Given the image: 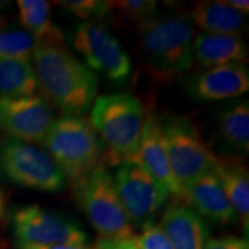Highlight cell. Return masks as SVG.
Instances as JSON below:
<instances>
[{
	"label": "cell",
	"instance_id": "cell-19",
	"mask_svg": "<svg viewBox=\"0 0 249 249\" xmlns=\"http://www.w3.org/2000/svg\"><path fill=\"white\" fill-rule=\"evenodd\" d=\"M218 138L229 155L249 151V103L236 101L224 108L218 116Z\"/></svg>",
	"mask_w": 249,
	"mask_h": 249
},
{
	"label": "cell",
	"instance_id": "cell-12",
	"mask_svg": "<svg viewBox=\"0 0 249 249\" xmlns=\"http://www.w3.org/2000/svg\"><path fill=\"white\" fill-rule=\"evenodd\" d=\"M183 88L197 102L238 97L249 90L248 67L245 64H229L207 68L187 77Z\"/></svg>",
	"mask_w": 249,
	"mask_h": 249
},
{
	"label": "cell",
	"instance_id": "cell-13",
	"mask_svg": "<svg viewBox=\"0 0 249 249\" xmlns=\"http://www.w3.org/2000/svg\"><path fill=\"white\" fill-rule=\"evenodd\" d=\"M124 161H133L143 167L179 200L181 188L174 178L167 156L166 144L160 118L154 112H148L141 133L138 151Z\"/></svg>",
	"mask_w": 249,
	"mask_h": 249
},
{
	"label": "cell",
	"instance_id": "cell-9",
	"mask_svg": "<svg viewBox=\"0 0 249 249\" xmlns=\"http://www.w3.org/2000/svg\"><path fill=\"white\" fill-rule=\"evenodd\" d=\"M113 180L120 203L134 227L154 222L170 196L160 182L133 161L118 165Z\"/></svg>",
	"mask_w": 249,
	"mask_h": 249
},
{
	"label": "cell",
	"instance_id": "cell-16",
	"mask_svg": "<svg viewBox=\"0 0 249 249\" xmlns=\"http://www.w3.org/2000/svg\"><path fill=\"white\" fill-rule=\"evenodd\" d=\"M214 174L222 185L227 200L234 211L242 230H249V171L240 155H224L218 157Z\"/></svg>",
	"mask_w": 249,
	"mask_h": 249
},
{
	"label": "cell",
	"instance_id": "cell-22",
	"mask_svg": "<svg viewBox=\"0 0 249 249\" xmlns=\"http://www.w3.org/2000/svg\"><path fill=\"white\" fill-rule=\"evenodd\" d=\"M38 42L33 34L18 23H0V58L31 59Z\"/></svg>",
	"mask_w": 249,
	"mask_h": 249
},
{
	"label": "cell",
	"instance_id": "cell-27",
	"mask_svg": "<svg viewBox=\"0 0 249 249\" xmlns=\"http://www.w3.org/2000/svg\"><path fill=\"white\" fill-rule=\"evenodd\" d=\"M95 249H138L133 239L129 240H113V239H102Z\"/></svg>",
	"mask_w": 249,
	"mask_h": 249
},
{
	"label": "cell",
	"instance_id": "cell-1",
	"mask_svg": "<svg viewBox=\"0 0 249 249\" xmlns=\"http://www.w3.org/2000/svg\"><path fill=\"white\" fill-rule=\"evenodd\" d=\"M37 85L64 116L82 117L92 107L98 79L65 45L38 44L33 53Z\"/></svg>",
	"mask_w": 249,
	"mask_h": 249
},
{
	"label": "cell",
	"instance_id": "cell-30",
	"mask_svg": "<svg viewBox=\"0 0 249 249\" xmlns=\"http://www.w3.org/2000/svg\"><path fill=\"white\" fill-rule=\"evenodd\" d=\"M6 214V197L2 189L0 188V223L2 222V219L5 218Z\"/></svg>",
	"mask_w": 249,
	"mask_h": 249
},
{
	"label": "cell",
	"instance_id": "cell-5",
	"mask_svg": "<svg viewBox=\"0 0 249 249\" xmlns=\"http://www.w3.org/2000/svg\"><path fill=\"white\" fill-rule=\"evenodd\" d=\"M79 209L102 239L129 240L135 227L129 222L118 197L113 174L107 166H98L88 176L71 183Z\"/></svg>",
	"mask_w": 249,
	"mask_h": 249
},
{
	"label": "cell",
	"instance_id": "cell-17",
	"mask_svg": "<svg viewBox=\"0 0 249 249\" xmlns=\"http://www.w3.org/2000/svg\"><path fill=\"white\" fill-rule=\"evenodd\" d=\"M193 58L204 68L245 64L248 46L241 36L201 33L193 39Z\"/></svg>",
	"mask_w": 249,
	"mask_h": 249
},
{
	"label": "cell",
	"instance_id": "cell-4",
	"mask_svg": "<svg viewBox=\"0 0 249 249\" xmlns=\"http://www.w3.org/2000/svg\"><path fill=\"white\" fill-rule=\"evenodd\" d=\"M43 145L71 183L85 178L98 166H104V145L92 124L83 116H62L55 119Z\"/></svg>",
	"mask_w": 249,
	"mask_h": 249
},
{
	"label": "cell",
	"instance_id": "cell-8",
	"mask_svg": "<svg viewBox=\"0 0 249 249\" xmlns=\"http://www.w3.org/2000/svg\"><path fill=\"white\" fill-rule=\"evenodd\" d=\"M68 40L92 73H99L111 82L124 83L132 71L127 51L101 22L85 21L76 24Z\"/></svg>",
	"mask_w": 249,
	"mask_h": 249
},
{
	"label": "cell",
	"instance_id": "cell-2",
	"mask_svg": "<svg viewBox=\"0 0 249 249\" xmlns=\"http://www.w3.org/2000/svg\"><path fill=\"white\" fill-rule=\"evenodd\" d=\"M139 44L152 79L181 76L193 67L194 27L189 15L157 13L138 27Z\"/></svg>",
	"mask_w": 249,
	"mask_h": 249
},
{
	"label": "cell",
	"instance_id": "cell-25",
	"mask_svg": "<svg viewBox=\"0 0 249 249\" xmlns=\"http://www.w3.org/2000/svg\"><path fill=\"white\" fill-rule=\"evenodd\" d=\"M133 241L138 249H173L163 230L154 222L143 225L142 232Z\"/></svg>",
	"mask_w": 249,
	"mask_h": 249
},
{
	"label": "cell",
	"instance_id": "cell-28",
	"mask_svg": "<svg viewBox=\"0 0 249 249\" xmlns=\"http://www.w3.org/2000/svg\"><path fill=\"white\" fill-rule=\"evenodd\" d=\"M18 249H95V246L89 244L82 245H54V246H35L18 245Z\"/></svg>",
	"mask_w": 249,
	"mask_h": 249
},
{
	"label": "cell",
	"instance_id": "cell-6",
	"mask_svg": "<svg viewBox=\"0 0 249 249\" xmlns=\"http://www.w3.org/2000/svg\"><path fill=\"white\" fill-rule=\"evenodd\" d=\"M160 120L171 170L180 188L204 174L214 172L218 156L208 147L191 120L176 114Z\"/></svg>",
	"mask_w": 249,
	"mask_h": 249
},
{
	"label": "cell",
	"instance_id": "cell-15",
	"mask_svg": "<svg viewBox=\"0 0 249 249\" xmlns=\"http://www.w3.org/2000/svg\"><path fill=\"white\" fill-rule=\"evenodd\" d=\"M160 226L173 249H204L209 239L205 220L180 200L167 205L161 214Z\"/></svg>",
	"mask_w": 249,
	"mask_h": 249
},
{
	"label": "cell",
	"instance_id": "cell-14",
	"mask_svg": "<svg viewBox=\"0 0 249 249\" xmlns=\"http://www.w3.org/2000/svg\"><path fill=\"white\" fill-rule=\"evenodd\" d=\"M180 201L204 220L218 225L236 223V216L214 172L204 174L181 188Z\"/></svg>",
	"mask_w": 249,
	"mask_h": 249
},
{
	"label": "cell",
	"instance_id": "cell-18",
	"mask_svg": "<svg viewBox=\"0 0 249 249\" xmlns=\"http://www.w3.org/2000/svg\"><path fill=\"white\" fill-rule=\"evenodd\" d=\"M247 15L240 13L227 1H201L189 14L192 22L204 33L220 35H236L247 29Z\"/></svg>",
	"mask_w": 249,
	"mask_h": 249
},
{
	"label": "cell",
	"instance_id": "cell-26",
	"mask_svg": "<svg viewBox=\"0 0 249 249\" xmlns=\"http://www.w3.org/2000/svg\"><path fill=\"white\" fill-rule=\"evenodd\" d=\"M204 249H249V244L247 239L229 235L209 238L205 242Z\"/></svg>",
	"mask_w": 249,
	"mask_h": 249
},
{
	"label": "cell",
	"instance_id": "cell-10",
	"mask_svg": "<svg viewBox=\"0 0 249 249\" xmlns=\"http://www.w3.org/2000/svg\"><path fill=\"white\" fill-rule=\"evenodd\" d=\"M13 229L18 245L88 244L85 230L75 220L37 204L24 205L15 211Z\"/></svg>",
	"mask_w": 249,
	"mask_h": 249
},
{
	"label": "cell",
	"instance_id": "cell-7",
	"mask_svg": "<svg viewBox=\"0 0 249 249\" xmlns=\"http://www.w3.org/2000/svg\"><path fill=\"white\" fill-rule=\"evenodd\" d=\"M0 171L12 182L34 191L58 193L66 185V177L48 151L15 139L0 147Z\"/></svg>",
	"mask_w": 249,
	"mask_h": 249
},
{
	"label": "cell",
	"instance_id": "cell-24",
	"mask_svg": "<svg viewBox=\"0 0 249 249\" xmlns=\"http://www.w3.org/2000/svg\"><path fill=\"white\" fill-rule=\"evenodd\" d=\"M57 4L73 14L74 17L86 21H97L111 17V1L99 0H62L55 1Z\"/></svg>",
	"mask_w": 249,
	"mask_h": 249
},
{
	"label": "cell",
	"instance_id": "cell-3",
	"mask_svg": "<svg viewBox=\"0 0 249 249\" xmlns=\"http://www.w3.org/2000/svg\"><path fill=\"white\" fill-rule=\"evenodd\" d=\"M144 120V107L132 93L96 97L89 121L104 145V166L119 165L138 151Z\"/></svg>",
	"mask_w": 249,
	"mask_h": 249
},
{
	"label": "cell",
	"instance_id": "cell-29",
	"mask_svg": "<svg viewBox=\"0 0 249 249\" xmlns=\"http://www.w3.org/2000/svg\"><path fill=\"white\" fill-rule=\"evenodd\" d=\"M227 2L238 12H240V13L245 15H248L249 1H247V0H227Z\"/></svg>",
	"mask_w": 249,
	"mask_h": 249
},
{
	"label": "cell",
	"instance_id": "cell-11",
	"mask_svg": "<svg viewBox=\"0 0 249 249\" xmlns=\"http://www.w3.org/2000/svg\"><path fill=\"white\" fill-rule=\"evenodd\" d=\"M54 120L53 110L42 95L0 98V128L12 139L43 144Z\"/></svg>",
	"mask_w": 249,
	"mask_h": 249
},
{
	"label": "cell",
	"instance_id": "cell-31",
	"mask_svg": "<svg viewBox=\"0 0 249 249\" xmlns=\"http://www.w3.org/2000/svg\"><path fill=\"white\" fill-rule=\"evenodd\" d=\"M8 5H9L8 1H0V11H1V9H4L6 6H8Z\"/></svg>",
	"mask_w": 249,
	"mask_h": 249
},
{
	"label": "cell",
	"instance_id": "cell-21",
	"mask_svg": "<svg viewBox=\"0 0 249 249\" xmlns=\"http://www.w3.org/2000/svg\"><path fill=\"white\" fill-rule=\"evenodd\" d=\"M38 90L31 59L0 58V98L36 95Z\"/></svg>",
	"mask_w": 249,
	"mask_h": 249
},
{
	"label": "cell",
	"instance_id": "cell-20",
	"mask_svg": "<svg viewBox=\"0 0 249 249\" xmlns=\"http://www.w3.org/2000/svg\"><path fill=\"white\" fill-rule=\"evenodd\" d=\"M50 6L45 0H18L20 24L35 36L38 44L64 45V34L52 22Z\"/></svg>",
	"mask_w": 249,
	"mask_h": 249
},
{
	"label": "cell",
	"instance_id": "cell-23",
	"mask_svg": "<svg viewBox=\"0 0 249 249\" xmlns=\"http://www.w3.org/2000/svg\"><path fill=\"white\" fill-rule=\"evenodd\" d=\"M158 13L157 1L151 0H123L111 1V15L118 14L120 18L136 23L138 27Z\"/></svg>",
	"mask_w": 249,
	"mask_h": 249
}]
</instances>
